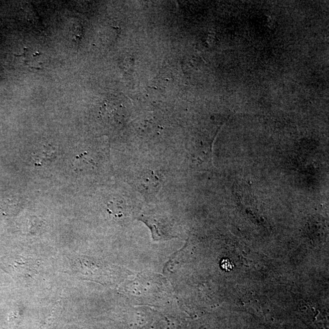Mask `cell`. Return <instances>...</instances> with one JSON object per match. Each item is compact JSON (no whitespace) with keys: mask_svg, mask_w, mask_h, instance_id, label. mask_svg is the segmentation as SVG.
<instances>
[{"mask_svg":"<svg viewBox=\"0 0 329 329\" xmlns=\"http://www.w3.org/2000/svg\"><path fill=\"white\" fill-rule=\"evenodd\" d=\"M164 175L160 172L148 170L140 177L137 186L145 196H155L163 186Z\"/></svg>","mask_w":329,"mask_h":329,"instance_id":"obj_1","label":"cell"},{"mask_svg":"<svg viewBox=\"0 0 329 329\" xmlns=\"http://www.w3.org/2000/svg\"><path fill=\"white\" fill-rule=\"evenodd\" d=\"M56 149L49 144L43 145L32 154L35 165L46 166L51 164L56 158Z\"/></svg>","mask_w":329,"mask_h":329,"instance_id":"obj_2","label":"cell"},{"mask_svg":"<svg viewBox=\"0 0 329 329\" xmlns=\"http://www.w3.org/2000/svg\"><path fill=\"white\" fill-rule=\"evenodd\" d=\"M221 267L226 271L231 270L233 268V265L228 259H224L221 262Z\"/></svg>","mask_w":329,"mask_h":329,"instance_id":"obj_3","label":"cell"}]
</instances>
